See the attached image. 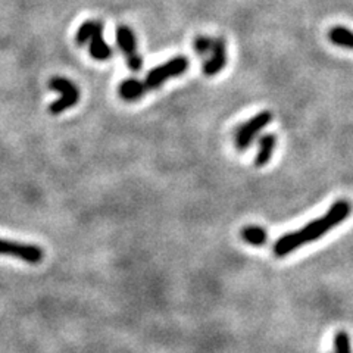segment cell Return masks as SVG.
Instances as JSON below:
<instances>
[{
    "label": "cell",
    "instance_id": "1",
    "mask_svg": "<svg viewBox=\"0 0 353 353\" xmlns=\"http://www.w3.org/2000/svg\"><path fill=\"white\" fill-rule=\"evenodd\" d=\"M350 203L345 199H340L333 206H331L325 212L324 216L316 218L311 221L307 225L302 227L301 230L293 231V233L284 234L280 237L274 245V253L275 256L283 258L287 256L289 253L297 250L307 243H312L318 239H321L330 230L336 228L339 224L343 223V221L350 215Z\"/></svg>",
    "mask_w": 353,
    "mask_h": 353
},
{
    "label": "cell",
    "instance_id": "2",
    "mask_svg": "<svg viewBox=\"0 0 353 353\" xmlns=\"http://www.w3.org/2000/svg\"><path fill=\"white\" fill-rule=\"evenodd\" d=\"M187 68H189V61L184 57H175L170 59L168 62H165L157 68H153L148 72L145 81H143V85H145L146 92L149 90H157L165 81H168L170 79H174V77L183 75Z\"/></svg>",
    "mask_w": 353,
    "mask_h": 353
},
{
    "label": "cell",
    "instance_id": "3",
    "mask_svg": "<svg viewBox=\"0 0 353 353\" xmlns=\"http://www.w3.org/2000/svg\"><path fill=\"white\" fill-rule=\"evenodd\" d=\"M49 87L52 90H57L58 93H61V97L58 101H54L50 106L49 110L50 114L53 115H59L62 114L63 110L70 109L72 106H75L80 101V92L77 85L70 81L68 79H62V77H54V79L50 80Z\"/></svg>",
    "mask_w": 353,
    "mask_h": 353
},
{
    "label": "cell",
    "instance_id": "4",
    "mask_svg": "<svg viewBox=\"0 0 353 353\" xmlns=\"http://www.w3.org/2000/svg\"><path fill=\"white\" fill-rule=\"evenodd\" d=\"M271 119H272V114L268 112V110H263V112H259L258 115L250 118L248 123L240 125L234 136L236 148L239 150L248 149L252 145L253 139H255L259 132L271 123Z\"/></svg>",
    "mask_w": 353,
    "mask_h": 353
},
{
    "label": "cell",
    "instance_id": "5",
    "mask_svg": "<svg viewBox=\"0 0 353 353\" xmlns=\"http://www.w3.org/2000/svg\"><path fill=\"white\" fill-rule=\"evenodd\" d=\"M117 43L124 53L128 68L134 72H139L143 68V58L137 52V40L134 32L127 26H121L117 28Z\"/></svg>",
    "mask_w": 353,
    "mask_h": 353
},
{
    "label": "cell",
    "instance_id": "6",
    "mask_svg": "<svg viewBox=\"0 0 353 353\" xmlns=\"http://www.w3.org/2000/svg\"><path fill=\"white\" fill-rule=\"evenodd\" d=\"M0 255L14 256L27 263L36 265L41 262L44 253L43 249L36 245H26V243L0 239Z\"/></svg>",
    "mask_w": 353,
    "mask_h": 353
},
{
    "label": "cell",
    "instance_id": "7",
    "mask_svg": "<svg viewBox=\"0 0 353 353\" xmlns=\"http://www.w3.org/2000/svg\"><path fill=\"white\" fill-rule=\"evenodd\" d=\"M227 65V48L225 41L223 39H214L212 41V49H211V58L203 66L205 75L212 77L218 72L223 71L224 66Z\"/></svg>",
    "mask_w": 353,
    "mask_h": 353
},
{
    "label": "cell",
    "instance_id": "8",
    "mask_svg": "<svg viewBox=\"0 0 353 353\" xmlns=\"http://www.w3.org/2000/svg\"><path fill=\"white\" fill-rule=\"evenodd\" d=\"M103 26L101 24L96 31L93 32L90 41V54L96 61H108L112 57V49L109 48V44L103 40Z\"/></svg>",
    "mask_w": 353,
    "mask_h": 353
},
{
    "label": "cell",
    "instance_id": "9",
    "mask_svg": "<svg viewBox=\"0 0 353 353\" xmlns=\"http://www.w3.org/2000/svg\"><path fill=\"white\" fill-rule=\"evenodd\" d=\"M118 93L124 99V101L134 102L146 94V88L143 85V81L136 79H128L119 84Z\"/></svg>",
    "mask_w": 353,
    "mask_h": 353
},
{
    "label": "cell",
    "instance_id": "10",
    "mask_svg": "<svg viewBox=\"0 0 353 353\" xmlns=\"http://www.w3.org/2000/svg\"><path fill=\"white\" fill-rule=\"evenodd\" d=\"M275 140L277 139H275L274 134H265L259 139V148L255 158V165L258 168L265 167V165L271 161L275 149Z\"/></svg>",
    "mask_w": 353,
    "mask_h": 353
},
{
    "label": "cell",
    "instance_id": "11",
    "mask_svg": "<svg viewBox=\"0 0 353 353\" xmlns=\"http://www.w3.org/2000/svg\"><path fill=\"white\" fill-rule=\"evenodd\" d=\"M328 37L331 43H334L336 46L353 50V31H350L349 28L334 27L328 32Z\"/></svg>",
    "mask_w": 353,
    "mask_h": 353
},
{
    "label": "cell",
    "instance_id": "12",
    "mask_svg": "<svg viewBox=\"0 0 353 353\" xmlns=\"http://www.w3.org/2000/svg\"><path fill=\"white\" fill-rule=\"evenodd\" d=\"M241 237L252 246H262L267 243V231L258 225H249L241 230Z\"/></svg>",
    "mask_w": 353,
    "mask_h": 353
},
{
    "label": "cell",
    "instance_id": "13",
    "mask_svg": "<svg viewBox=\"0 0 353 353\" xmlns=\"http://www.w3.org/2000/svg\"><path fill=\"white\" fill-rule=\"evenodd\" d=\"M102 22L101 21H87L84 22V24H81V27L79 28V31H77V43L79 44H84L87 43L88 40L92 39L93 32L96 31V28L101 26Z\"/></svg>",
    "mask_w": 353,
    "mask_h": 353
},
{
    "label": "cell",
    "instance_id": "14",
    "mask_svg": "<svg viewBox=\"0 0 353 353\" xmlns=\"http://www.w3.org/2000/svg\"><path fill=\"white\" fill-rule=\"evenodd\" d=\"M334 349L336 353H352V346H350V339L345 333V331H339L334 339Z\"/></svg>",
    "mask_w": 353,
    "mask_h": 353
},
{
    "label": "cell",
    "instance_id": "15",
    "mask_svg": "<svg viewBox=\"0 0 353 353\" xmlns=\"http://www.w3.org/2000/svg\"><path fill=\"white\" fill-rule=\"evenodd\" d=\"M212 41H214V39H209L206 36H199L194 40V50H196V53L201 54V57H205V54L211 53Z\"/></svg>",
    "mask_w": 353,
    "mask_h": 353
}]
</instances>
